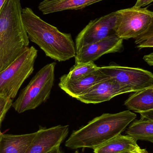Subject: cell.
<instances>
[{"label": "cell", "mask_w": 153, "mask_h": 153, "mask_svg": "<svg viewBox=\"0 0 153 153\" xmlns=\"http://www.w3.org/2000/svg\"><path fill=\"white\" fill-rule=\"evenodd\" d=\"M21 17L29 39L37 44L46 56L59 62L75 57L76 48L71 34L61 32L28 7L22 9Z\"/></svg>", "instance_id": "1"}, {"label": "cell", "mask_w": 153, "mask_h": 153, "mask_svg": "<svg viewBox=\"0 0 153 153\" xmlns=\"http://www.w3.org/2000/svg\"><path fill=\"white\" fill-rule=\"evenodd\" d=\"M136 117V114L129 110L114 114L104 113L73 131L66 142L65 146L72 150L86 148L94 150L121 134Z\"/></svg>", "instance_id": "2"}, {"label": "cell", "mask_w": 153, "mask_h": 153, "mask_svg": "<svg viewBox=\"0 0 153 153\" xmlns=\"http://www.w3.org/2000/svg\"><path fill=\"white\" fill-rule=\"evenodd\" d=\"M20 0H6L0 11V72L28 48Z\"/></svg>", "instance_id": "3"}, {"label": "cell", "mask_w": 153, "mask_h": 153, "mask_svg": "<svg viewBox=\"0 0 153 153\" xmlns=\"http://www.w3.org/2000/svg\"><path fill=\"white\" fill-rule=\"evenodd\" d=\"M56 63H51L40 69L22 91L12 106L19 113L34 109L49 98L54 80Z\"/></svg>", "instance_id": "4"}, {"label": "cell", "mask_w": 153, "mask_h": 153, "mask_svg": "<svg viewBox=\"0 0 153 153\" xmlns=\"http://www.w3.org/2000/svg\"><path fill=\"white\" fill-rule=\"evenodd\" d=\"M37 50L34 46L27 49L0 72V95L11 100L16 97L23 82L34 71Z\"/></svg>", "instance_id": "5"}, {"label": "cell", "mask_w": 153, "mask_h": 153, "mask_svg": "<svg viewBox=\"0 0 153 153\" xmlns=\"http://www.w3.org/2000/svg\"><path fill=\"white\" fill-rule=\"evenodd\" d=\"M115 34L120 39H135L153 27V13L147 8H132L116 11Z\"/></svg>", "instance_id": "6"}, {"label": "cell", "mask_w": 153, "mask_h": 153, "mask_svg": "<svg viewBox=\"0 0 153 153\" xmlns=\"http://www.w3.org/2000/svg\"><path fill=\"white\" fill-rule=\"evenodd\" d=\"M98 70L108 78L128 87L132 92L153 86V74L141 68L112 65L99 67Z\"/></svg>", "instance_id": "7"}, {"label": "cell", "mask_w": 153, "mask_h": 153, "mask_svg": "<svg viewBox=\"0 0 153 153\" xmlns=\"http://www.w3.org/2000/svg\"><path fill=\"white\" fill-rule=\"evenodd\" d=\"M117 17V12L116 11L91 21L76 37V51L82 47L115 34Z\"/></svg>", "instance_id": "8"}, {"label": "cell", "mask_w": 153, "mask_h": 153, "mask_svg": "<svg viewBox=\"0 0 153 153\" xmlns=\"http://www.w3.org/2000/svg\"><path fill=\"white\" fill-rule=\"evenodd\" d=\"M123 40L116 34L100 41L82 47L76 51L75 65L94 62L106 54L120 52L123 49Z\"/></svg>", "instance_id": "9"}, {"label": "cell", "mask_w": 153, "mask_h": 153, "mask_svg": "<svg viewBox=\"0 0 153 153\" xmlns=\"http://www.w3.org/2000/svg\"><path fill=\"white\" fill-rule=\"evenodd\" d=\"M130 92H132V91L128 87L109 78L93 85L75 99L87 104H96L109 101L117 95Z\"/></svg>", "instance_id": "10"}, {"label": "cell", "mask_w": 153, "mask_h": 153, "mask_svg": "<svg viewBox=\"0 0 153 153\" xmlns=\"http://www.w3.org/2000/svg\"><path fill=\"white\" fill-rule=\"evenodd\" d=\"M69 133V126L40 128L25 153H47L60 146Z\"/></svg>", "instance_id": "11"}, {"label": "cell", "mask_w": 153, "mask_h": 153, "mask_svg": "<svg viewBox=\"0 0 153 153\" xmlns=\"http://www.w3.org/2000/svg\"><path fill=\"white\" fill-rule=\"evenodd\" d=\"M109 78L97 70L88 76L73 81H66L60 79L59 87L67 94L75 99L93 85L99 82Z\"/></svg>", "instance_id": "12"}, {"label": "cell", "mask_w": 153, "mask_h": 153, "mask_svg": "<svg viewBox=\"0 0 153 153\" xmlns=\"http://www.w3.org/2000/svg\"><path fill=\"white\" fill-rule=\"evenodd\" d=\"M103 0H44L38 9L44 14L66 10H77Z\"/></svg>", "instance_id": "13"}, {"label": "cell", "mask_w": 153, "mask_h": 153, "mask_svg": "<svg viewBox=\"0 0 153 153\" xmlns=\"http://www.w3.org/2000/svg\"><path fill=\"white\" fill-rule=\"evenodd\" d=\"M37 132L22 135L3 134L0 137V153H25Z\"/></svg>", "instance_id": "14"}, {"label": "cell", "mask_w": 153, "mask_h": 153, "mask_svg": "<svg viewBox=\"0 0 153 153\" xmlns=\"http://www.w3.org/2000/svg\"><path fill=\"white\" fill-rule=\"evenodd\" d=\"M140 148L137 141L127 135L121 134L115 137L94 149V153H120Z\"/></svg>", "instance_id": "15"}, {"label": "cell", "mask_w": 153, "mask_h": 153, "mask_svg": "<svg viewBox=\"0 0 153 153\" xmlns=\"http://www.w3.org/2000/svg\"><path fill=\"white\" fill-rule=\"evenodd\" d=\"M124 104L130 110L140 114L153 111V86L135 92Z\"/></svg>", "instance_id": "16"}, {"label": "cell", "mask_w": 153, "mask_h": 153, "mask_svg": "<svg viewBox=\"0 0 153 153\" xmlns=\"http://www.w3.org/2000/svg\"><path fill=\"white\" fill-rule=\"evenodd\" d=\"M126 131V135L134 140L153 143V120L141 117L132 121Z\"/></svg>", "instance_id": "17"}, {"label": "cell", "mask_w": 153, "mask_h": 153, "mask_svg": "<svg viewBox=\"0 0 153 153\" xmlns=\"http://www.w3.org/2000/svg\"><path fill=\"white\" fill-rule=\"evenodd\" d=\"M98 67L94 62L75 65L70 70L69 73L63 75L60 79L66 81L78 80L88 76L98 70Z\"/></svg>", "instance_id": "18"}, {"label": "cell", "mask_w": 153, "mask_h": 153, "mask_svg": "<svg viewBox=\"0 0 153 153\" xmlns=\"http://www.w3.org/2000/svg\"><path fill=\"white\" fill-rule=\"evenodd\" d=\"M135 43L139 49L153 48V27L143 34L136 38Z\"/></svg>", "instance_id": "19"}, {"label": "cell", "mask_w": 153, "mask_h": 153, "mask_svg": "<svg viewBox=\"0 0 153 153\" xmlns=\"http://www.w3.org/2000/svg\"><path fill=\"white\" fill-rule=\"evenodd\" d=\"M13 100L0 95V125L3 120L6 113L12 106Z\"/></svg>", "instance_id": "20"}, {"label": "cell", "mask_w": 153, "mask_h": 153, "mask_svg": "<svg viewBox=\"0 0 153 153\" xmlns=\"http://www.w3.org/2000/svg\"><path fill=\"white\" fill-rule=\"evenodd\" d=\"M153 0H137L135 4L133 7L135 8H141L146 5L150 4L152 2Z\"/></svg>", "instance_id": "21"}, {"label": "cell", "mask_w": 153, "mask_h": 153, "mask_svg": "<svg viewBox=\"0 0 153 153\" xmlns=\"http://www.w3.org/2000/svg\"><path fill=\"white\" fill-rule=\"evenodd\" d=\"M143 59L150 66L153 65V53H152L150 54L145 55L143 57Z\"/></svg>", "instance_id": "22"}, {"label": "cell", "mask_w": 153, "mask_h": 153, "mask_svg": "<svg viewBox=\"0 0 153 153\" xmlns=\"http://www.w3.org/2000/svg\"><path fill=\"white\" fill-rule=\"evenodd\" d=\"M47 153H63L62 152V151L60 150V146H56V147H54L53 148V149L51 150V151L49 152H48Z\"/></svg>", "instance_id": "23"}, {"label": "cell", "mask_w": 153, "mask_h": 153, "mask_svg": "<svg viewBox=\"0 0 153 153\" xmlns=\"http://www.w3.org/2000/svg\"><path fill=\"white\" fill-rule=\"evenodd\" d=\"M130 153H149L146 149H141V148L137 150L130 152Z\"/></svg>", "instance_id": "24"}, {"label": "cell", "mask_w": 153, "mask_h": 153, "mask_svg": "<svg viewBox=\"0 0 153 153\" xmlns=\"http://www.w3.org/2000/svg\"><path fill=\"white\" fill-rule=\"evenodd\" d=\"M6 0H0V11Z\"/></svg>", "instance_id": "25"}, {"label": "cell", "mask_w": 153, "mask_h": 153, "mask_svg": "<svg viewBox=\"0 0 153 153\" xmlns=\"http://www.w3.org/2000/svg\"><path fill=\"white\" fill-rule=\"evenodd\" d=\"M120 153H130V152H123Z\"/></svg>", "instance_id": "26"}, {"label": "cell", "mask_w": 153, "mask_h": 153, "mask_svg": "<svg viewBox=\"0 0 153 153\" xmlns=\"http://www.w3.org/2000/svg\"><path fill=\"white\" fill-rule=\"evenodd\" d=\"M2 134L1 133V131H0V137H1V135Z\"/></svg>", "instance_id": "27"}, {"label": "cell", "mask_w": 153, "mask_h": 153, "mask_svg": "<svg viewBox=\"0 0 153 153\" xmlns=\"http://www.w3.org/2000/svg\"><path fill=\"white\" fill-rule=\"evenodd\" d=\"M75 153H79V152H78V151H76V152H75Z\"/></svg>", "instance_id": "28"}]
</instances>
